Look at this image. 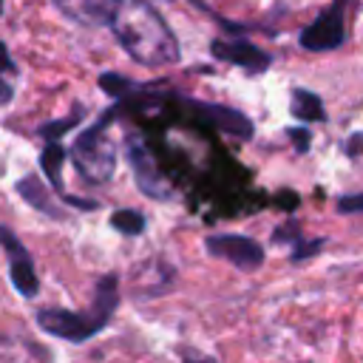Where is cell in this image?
Wrapping results in <instances>:
<instances>
[{
	"mask_svg": "<svg viewBox=\"0 0 363 363\" xmlns=\"http://www.w3.org/2000/svg\"><path fill=\"white\" fill-rule=\"evenodd\" d=\"M108 28L119 48L145 68H164L182 57L173 28L150 0H111Z\"/></svg>",
	"mask_w": 363,
	"mask_h": 363,
	"instance_id": "cell-1",
	"label": "cell"
},
{
	"mask_svg": "<svg viewBox=\"0 0 363 363\" xmlns=\"http://www.w3.org/2000/svg\"><path fill=\"white\" fill-rule=\"evenodd\" d=\"M116 303H119V278L113 272H108L96 281L91 312H71V309H62V306H43V309H37L34 320L51 337H60V340H68V343H85L111 323V318L116 312Z\"/></svg>",
	"mask_w": 363,
	"mask_h": 363,
	"instance_id": "cell-2",
	"label": "cell"
},
{
	"mask_svg": "<svg viewBox=\"0 0 363 363\" xmlns=\"http://www.w3.org/2000/svg\"><path fill=\"white\" fill-rule=\"evenodd\" d=\"M122 102L111 105L108 111H102L96 116L94 125H88L85 130L77 133L74 145H71V162L74 170L79 173V179L91 187H102L113 179L116 170V145L108 139V128L113 125V119L119 116Z\"/></svg>",
	"mask_w": 363,
	"mask_h": 363,
	"instance_id": "cell-3",
	"label": "cell"
},
{
	"mask_svg": "<svg viewBox=\"0 0 363 363\" xmlns=\"http://www.w3.org/2000/svg\"><path fill=\"white\" fill-rule=\"evenodd\" d=\"M122 145H125V159H128V164L133 170V182L142 190V196H147L153 201H170L173 199V187L159 173V167H156V162H153V156H150L147 142L142 139V133H136V130L125 133Z\"/></svg>",
	"mask_w": 363,
	"mask_h": 363,
	"instance_id": "cell-4",
	"label": "cell"
},
{
	"mask_svg": "<svg viewBox=\"0 0 363 363\" xmlns=\"http://www.w3.org/2000/svg\"><path fill=\"white\" fill-rule=\"evenodd\" d=\"M346 0H332L326 9H320V14L301 28L298 43L301 48L312 51V54H323V51H335L346 43V14H343Z\"/></svg>",
	"mask_w": 363,
	"mask_h": 363,
	"instance_id": "cell-5",
	"label": "cell"
},
{
	"mask_svg": "<svg viewBox=\"0 0 363 363\" xmlns=\"http://www.w3.org/2000/svg\"><path fill=\"white\" fill-rule=\"evenodd\" d=\"M204 250H207V255L224 258V261H230L233 267H238L244 272L258 269L267 258L264 247L255 238L244 235V233H210L204 238Z\"/></svg>",
	"mask_w": 363,
	"mask_h": 363,
	"instance_id": "cell-6",
	"label": "cell"
},
{
	"mask_svg": "<svg viewBox=\"0 0 363 363\" xmlns=\"http://www.w3.org/2000/svg\"><path fill=\"white\" fill-rule=\"evenodd\" d=\"M0 247L9 255V281L17 289V295L34 298L40 292V278H37V269H34V258L26 250V244L20 241V235L6 224H0Z\"/></svg>",
	"mask_w": 363,
	"mask_h": 363,
	"instance_id": "cell-7",
	"label": "cell"
},
{
	"mask_svg": "<svg viewBox=\"0 0 363 363\" xmlns=\"http://www.w3.org/2000/svg\"><path fill=\"white\" fill-rule=\"evenodd\" d=\"M210 54H213L216 60H221V62L238 65L247 77H258V74L269 71V65H272L269 51H264L261 45H255V43H250V40H244V37H233V40L216 37V40L210 43Z\"/></svg>",
	"mask_w": 363,
	"mask_h": 363,
	"instance_id": "cell-8",
	"label": "cell"
},
{
	"mask_svg": "<svg viewBox=\"0 0 363 363\" xmlns=\"http://www.w3.org/2000/svg\"><path fill=\"white\" fill-rule=\"evenodd\" d=\"M187 102H190V108H193L207 125H213L216 130H221V133H227V136H235V139H241V142L252 139L255 125H252V119H250L244 111L230 108V105H221V102H204V99H187Z\"/></svg>",
	"mask_w": 363,
	"mask_h": 363,
	"instance_id": "cell-9",
	"label": "cell"
},
{
	"mask_svg": "<svg viewBox=\"0 0 363 363\" xmlns=\"http://www.w3.org/2000/svg\"><path fill=\"white\" fill-rule=\"evenodd\" d=\"M14 190H17V196H20L28 207H34L37 213H43V216H48V218H65L62 207H57V201L51 199L54 193H48V187H45L34 173H26L23 179H17V182H14Z\"/></svg>",
	"mask_w": 363,
	"mask_h": 363,
	"instance_id": "cell-10",
	"label": "cell"
},
{
	"mask_svg": "<svg viewBox=\"0 0 363 363\" xmlns=\"http://www.w3.org/2000/svg\"><path fill=\"white\" fill-rule=\"evenodd\" d=\"M68 20L82 26H108L111 0H51Z\"/></svg>",
	"mask_w": 363,
	"mask_h": 363,
	"instance_id": "cell-11",
	"label": "cell"
},
{
	"mask_svg": "<svg viewBox=\"0 0 363 363\" xmlns=\"http://www.w3.org/2000/svg\"><path fill=\"white\" fill-rule=\"evenodd\" d=\"M289 113L301 122V125H309V122H326V108L320 102V96L309 88H292L289 94Z\"/></svg>",
	"mask_w": 363,
	"mask_h": 363,
	"instance_id": "cell-12",
	"label": "cell"
},
{
	"mask_svg": "<svg viewBox=\"0 0 363 363\" xmlns=\"http://www.w3.org/2000/svg\"><path fill=\"white\" fill-rule=\"evenodd\" d=\"M65 159H68V153H65V147H62L60 142H45V147H43V153H40V167H43V173L48 176L51 187L57 190L60 199L68 196V193H65V182H62V164H65Z\"/></svg>",
	"mask_w": 363,
	"mask_h": 363,
	"instance_id": "cell-13",
	"label": "cell"
},
{
	"mask_svg": "<svg viewBox=\"0 0 363 363\" xmlns=\"http://www.w3.org/2000/svg\"><path fill=\"white\" fill-rule=\"evenodd\" d=\"M99 88H102V91H105L111 99H116V102L128 99V94L147 91V85H139V82H133L130 77L116 74V71H105V74H99Z\"/></svg>",
	"mask_w": 363,
	"mask_h": 363,
	"instance_id": "cell-14",
	"label": "cell"
},
{
	"mask_svg": "<svg viewBox=\"0 0 363 363\" xmlns=\"http://www.w3.org/2000/svg\"><path fill=\"white\" fill-rule=\"evenodd\" d=\"M85 108L82 105H74V111L68 113V116H62V119H51V122H43L40 128H37V136H43L45 142H60V136L62 133H68L74 125H79L82 119H85Z\"/></svg>",
	"mask_w": 363,
	"mask_h": 363,
	"instance_id": "cell-15",
	"label": "cell"
},
{
	"mask_svg": "<svg viewBox=\"0 0 363 363\" xmlns=\"http://www.w3.org/2000/svg\"><path fill=\"white\" fill-rule=\"evenodd\" d=\"M111 227H113L116 233L128 235V238H136V235H142V233H145L147 218H145L139 210L125 207V210H113V213H111Z\"/></svg>",
	"mask_w": 363,
	"mask_h": 363,
	"instance_id": "cell-16",
	"label": "cell"
},
{
	"mask_svg": "<svg viewBox=\"0 0 363 363\" xmlns=\"http://www.w3.org/2000/svg\"><path fill=\"white\" fill-rule=\"evenodd\" d=\"M326 247V235H315V238H301L295 247H292V252H289V261L292 264H303V261H309V258H315L320 250Z\"/></svg>",
	"mask_w": 363,
	"mask_h": 363,
	"instance_id": "cell-17",
	"label": "cell"
},
{
	"mask_svg": "<svg viewBox=\"0 0 363 363\" xmlns=\"http://www.w3.org/2000/svg\"><path fill=\"white\" fill-rule=\"evenodd\" d=\"M301 238H303V233H301V224H298L295 218H286L281 227L272 230V244H284V241H286V244L295 247Z\"/></svg>",
	"mask_w": 363,
	"mask_h": 363,
	"instance_id": "cell-18",
	"label": "cell"
},
{
	"mask_svg": "<svg viewBox=\"0 0 363 363\" xmlns=\"http://www.w3.org/2000/svg\"><path fill=\"white\" fill-rule=\"evenodd\" d=\"M286 139L295 145L298 153H306L309 145H312V133H309L306 125H292V128H286Z\"/></svg>",
	"mask_w": 363,
	"mask_h": 363,
	"instance_id": "cell-19",
	"label": "cell"
},
{
	"mask_svg": "<svg viewBox=\"0 0 363 363\" xmlns=\"http://www.w3.org/2000/svg\"><path fill=\"white\" fill-rule=\"evenodd\" d=\"M335 210L340 216H352V213H363V193H343L335 201Z\"/></svg>",
	"mask_w": 363,
	"mask_h": 363,
	"instance_id": "cell-20",
	"label": "cell"
},
{
	"mask_svg": "<svg viewBox=\"0 0 363 363\" xmlns=\"http://www.w3.org/2000/svg\"><path fill=\"white\" fill-rule=\"evenodd\" d=\"M182 363H218V360L210 357V354H201L199 349H184L182 352Z\"/></svg>",
	"mask_w": 363,
	"mask_h": 363,
	"instance_id": "cell-21",
	"label": "cell"
},
{
	"mask_svg": "<svg viewBox=\"0 0 363 363\" xmlns=\"http://www.w3.org/2000/svg\"><path fill=\"white\" fill-rule=\"evenodd\" d=\"M14 71H17V65H14V60H11L9 48H6V43L0 40V74H14Z\"/></svg>",
	"mask_w": 363,
	"mask_h": 363,
	"instance_id": "cell-22",
	"label": "cell"
},
{
	"mask_svg": "<svg viewBox=\"0 0 363 363\" xmlns=\"http://www.w3.org/2000/svg\"><path fill=\"white\" fill-rule=\"evenodd\" d=\"M62 201H65V204H71V207H77V210H96V207H99L94 199H77V196H71V193H68V196H62Z\"/></svg>",
	"mask_w": 363,
	"mask_h": 363,
	"instance_id": "cell-23",
	"label": "cell"
},
{
	"mask_svg": "<svg viewBox=\"0 0 363 363\" xmlns=\"http://www.w3.org/2000/svg\"><path fill=\"white\" fill-rule=\"evenodd\" d=\"M346 153H349V156L363 153V130H360V133H352V136L346 139Z\"/></svg>",
	"mask_w": 363,
	"mask_h": 363,
	"instance_id": "cell-24",
	"label": "cell"
},
{
	"mask_svg": "<svg viewBox=\"0 0 363 363\" xmlns=\"http://www.w3.org/2000/svg\"><path fill=\"white\" fill-rule=\"evenodd\" d=\"M11 99H14V88H11V82H6L0 77V105H9Z\"/></svg>",
	"mask_w": 363,
	"mask_h": 363,
	"instance_id": "cell-25",
	"label": "cell"
},
{
	"mask_svg": "<svg viewBox=\"0 0 363 363\" xmlns=\"http://www.w3.org/2000/svg\"><path fill=\"white\" fill-rule=\"evenodd\" d=\"M0 14H3V0H0Z\"/></svg>",
	"mask_w": 363,
	"mask_h": 363,
	"instance_id": "cell-26",
	"label": "cell"
}]
</instances>
